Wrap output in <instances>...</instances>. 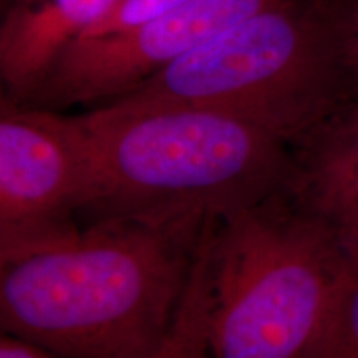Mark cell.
<instances>
[{
	"label": "cell",
	"mask_w": 358,
	"mask_h": 358,
	"mask_svg": "<svg viewBox=\"0 0 358 358\" xmlns=\"http://www.w3.org/2000/svg\"><path fill=\"white\" fill-rule=\"evenodd\" d=\"M211 222L101 221L0 264V329L65 358H155Z\"/></svg>",
	"instance_id": "cell-1"
},
{
	"label": "cell",
	"mask_w": 358,
	"mask_h": 358,
	"mask_svg": "<svg viewBox=\"0 0 358 358\" xmlns=\"http://www.w3.org/2000/svg\"><path fill=\"white\" fill-rule=\"evenodd\" d=\"M77 116L92 168L82 226H206L287 186L290 146L226 111L113 101Z\"/></svg>",
	"instance_id": "cell-2"
},
{
	"label": "cell",
	"mask_w": 358,
	"mask_h": 358,
	"mask_svg": "<svg viewBox=\"0 0 358 358\" xmlns=\"http://www.w3.org/2000/svg\"><path fill=\"white\" fill-rule=\"evenodd\" d=\"M116 101L226 111L292 148L358 101V85L338 13L274 0Z\"/></svg>",
	"instance_id": "cell-3"
},
{
	"label": "cell",
	"mask_w": 358,
	"mask_h": 358,
	"mask_svg": "<svg viewBox=\"0 0 358 358\" xmlns=\"http://www.w3.org/2000/svg\"><path fill=\"white\" fill-rule=\"evenodd\" d=\"M348 252L282 189L229 214L209 243V358H303Z\"/></svg>",
	"instance_id": "cell-4"
},
{
	"label": "cell",
	"mask_w": 358,
	"mask_h": 358,
	"mask_svg": "<svg viewBox=\"0 0 358 358\" xmlns=\"http://www.w3.org/2000/svg\"><path fill=\"white\" fill-rule=\"evenodd\" d=\"M77 115L0 100V264L75 239L90 198Z\"/></svg>",
	"instance_id": "cell-5"
},
{
	"label": "cell",
	"mask_w": 358,
	"mask_h": 358,
	"mask_svg": "<svg viewBox=\"0 0 358 358\" xmlns=\"http://www.w3.org/2000/svg\"><path fill=\"white\" fill-rule=\"evenodd\" d=\"M274 0H194L145 24L78 38L20 103L62 111L108 105Z\"/></svg>",
	"instance_id": "cell-6"
},
{
	"label": "cell",
	"mask_w": 358,
	"mask_h": 358,
	"mask_svg": "<svg viewBox=\"0 0 358 358\" xmlns=\"http://www.w3.org/2000/svg\"><path fill=\"white\" fill-rule=\"evenodd\" d=\"M292 150L285 191L348 252H358V101Z\"/></svg>",
	"instance_id": "cell-7"
},
{
	"label": "cell",
	"mask_w": 358,
	"mask_h": 358,
	"mask_svg": "<svg viewBox=\"0 0 358 358\" xmlns=\"http://www.w3.org/2000/svg\"><path fill=\"white\" fill-rule=\"evenodd\" d=\"M118 0H12L0 24L3 96L25 100L60 53Z\"/></svg>",
	"instance_id": "cell-8"
},
{
	"label": "cell",
	"mask_w": 358,
	"mask_h": 358,
	"mask_svg": "<svg viewBox=\"0 0 358 358\" xmlns=\"http://www.w3.org/2000/svg\"><path fill=\"white\" fill-rule=\"evenodd\" d=\"M213 227L201 241L185 299L176 313L168 338L155 358H209L208 302H209V243Z\"/></svg>",
	"instance_id": "cell-9"
},
{
	"label": "cell",
	"mask_w": 358,
	"mask_h": 358,
	"mask_svg": "<svg viewBox=\"0 0 358 358\" xmlns=\"http://www.w3.org/2000/svg\"><path fill=\"white\" fill-rule=\"evenodd\" d=\"M303 358H358V252L348 256L324 329Z\"/></svg>",
	"instance_id": "cell-10"
},
{
	"label": "cell",
	"mask_w": 358,
	"mask_h": 358,
	"mask_svg": "<svg viewBox=\"0 0 358 358\" xmlns=\"http://www.w3.org/2000/svg\"><path fill=\"white\" fill-rule=\"evenodd\" d=\"M191 2L194 0H118L113 8L82 38L133 29L164 13L178 10Z\"/></svg>",
	"instance_id": "cell-11"
},
{
	"label": "cell",
	"mask_w": 358,
	"mask_h": 358,
	"mask_svg": "<svg viewBox=\"0 0 358 358\" xmlns=\"http://www.w3.org/2000/svg\"><path fill=\"white\" fill-rule=\"evenodd\" d=\"M338 25L348 64L358 85V0H350L345 10L338 12Z\"/></svg>",
	"instance_id": "cell-12"
},
{
	"label": "cell",
	"mask_w": 358,
	"mask_h": 358,
	"mask_svg": "<svg viewBox=\"0 0 358 358\" xmlns=\"http://www.w3.org/2000/svg\"><path fill=\"white\" fill-rule=\"evenodd\" d=\"M0 358H65L42 345L12 334L0 337Z\"/></svg>",
	"instance_id": "cell-13"
}]
</instances>
